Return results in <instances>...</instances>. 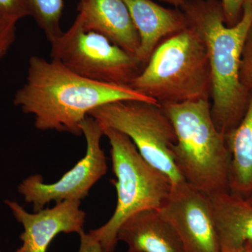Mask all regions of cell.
<instances>
[{
  "label": "cell",
  "mask_w": 252,
  "mask_h": 252,
  "mask_svg": "<svg viewBox=\"0 0 252 252\" xmlns=\"http://www.w3.org/2000/svg\"><path fill=\"white\" fill-rule=\"evenodd\" d=\"M122 100L158 103L130 86L86 79L61 63L32 56L26 81L14 94V104L34 117L38 130L82 135L81 124L91 111Z\"/></svg>",
  "instance_id": "obj_1"
},
{
  "label": "cell",
  "mask_w": 252,
  "mask_h": 252,
  "mask_svg": "<svg viewBox=\"0 0 252 252\" xmlns=\"http://www.w3.org/2000/svg\"><path fill=\"white\" fill-rule=\"evenodd\" d=\"M180 9L206 44L211 68L212 119L225 137L243 119L250 99V91L240 81V69L252 26V0L245 3L241 18L230 27L225 25L220 0H185Z\"/></svg>",
  "instance_id": "obj_2"
},
{
  "label": "cell",
  "mask_w": 252,
  "mask_h": 252,
  "mask_svg": "<svg viewBox=\"0 0 252 252\" xmlns=\"http://www.w3.org/2000/svg\"><path fill=\"white\" fill-rule=\"evenodd\" d=\"M175 131L172 157L187 184L211 196L228 191L230 155L210 100L161 104Z\"/></svg>",
  "instance_id": "obj_3"
},
{
  "label": "cell",
  "mask_w": 252,
  "mask_h": 252,
  "mask_svg": "<svg viewBox=\"0 0 252 252\" xmlns=\"http://www.w3.org/2000/svg\"><path fill=\"white\" fill-rule=\"evenodd\" d=\"M130 86L160 104L210 100L211 68L203 36L190 26L169 36Z\"/></svg>",
  "instance_id": "obj_4"
},
{
  "label": "cell",
  "mask_w": 252,
  "mask_h": 252,
  "mask_svg": "<svg viewBox=\"0 0 252 252\" xmlns=\"http://www.w3.org/2000/svg\"><path fill=\"white\" fill-rule=\"evenodd\" d=\"M102 128L111 146L116 177L111 182L117 190V203L110 220L89 234L98 242L102 252H114L123 223L137 212L160 208L172 185L166 175L144 160L127 136L111 127Z\"/></svg>",
  "instance_id": "obj_5"
},
{
  "label": "cell",
  "mask_w": 252,
  "mask_h": 252,
  "mask_svg": "<svg viewBox=\"0 0 252 252\" xmlns=\"http://www.w3.org/2000/svg\"><path fill=\"white\" fill-rule=\"evenodd\" d=\"M89 116L127 136L144 160L166 175L172 186L185 182L172 157L175 129L160 104L117 101L94 109Z\"/></svg>",
  "instance_id": "obj_6"
},
{
  "label": "cell",
  "mask_w": 252,
  "mask_h": 252,
  "mask_svg": "<svg viewBox=\"0 0 252 252\" xmlns=\"http://www.w3.org/2000/svg\"><path fill=\"white\" fill-rule=\"evenodd\" d=\"M51 44V59L97 82L130 86L144 68L135 55L102 34L84 30L77 17L69 30Z\"/></svg>",
  "instance_id": "obj_7"
},
{
  "label": "cell",
  "mask_w": 252,
  "mask_h": 252,
  "mask_svg": "<svg viewBox=\"0 0 252 252\" xmlns=\"http://www.w3.org/2000/svg\"><path fill=\"white\" fill-rule=\"evenodd\" d=\"M81 129L86 141V153L75 166L55 183H44L42 176L34 175L18 185V192L26 203L32 205L34 212L40 211L52 201H81L94 184L106 175L107 158L100 144L104 135L102 125L88 116L81 122Z\"/></svg>",
  "instance_id": "obj_8"
},
{
  "label": "cell",
  "mask_w": 252,
  "mask_h": 252,
  "mask_svg": "<svg viewBox=\"0 0 252 252\" xmlns=\"http://www.w3.org/2000/svg\"><path fill=\"white\" fill-rule=\"evenodd\" d=\"M158 210L175 228L184 252H221L208 195L182 182L172 186Z\"/></svg>",
  "instance_id": "obj_9"
},
{
  "label": "cell",
  "mask_w": 252,
  "mask_h": 252,
  "mask_svg": "<svg viewBox=\"0 0 252 252\" xmlns=\"http://www.w3.org/2000/svg\"><path fill=\"white\" fill-rule=\"evenodd\" d=\"M4 203L24 229L20 237L22 245L15 252H46L59 233L79 234L84 230L86 213L80 209V200H64L32 214L17 202L6 200Z\"/></svg>",
  "instance_id": "obj_10"
},
{
  "label": "cell",
  "mask_w": 252,
  "mask_h": 252,
  "mask_svg": "<svg viewBox=\"0 0 252 252\" xmlns=\"http://www.w3.org/2000/svg\"><path fill=\"white\" fill-rule=\"evenodd\" d=\"M78 10L84 30L102 34L137 56L140 37L124 0H82Z\"/></svg>",
  "instance_id": "obj_11"
},
{
  "label": "cell",
  "mask_w": 252,
  "mask_h": 252,
  "mask_svg": "<svg viewBox=\"0 0 252 252\" xmlns=\"http://www.w3.org/2000/svg\"><path fill=\"white\" fill-rule=\"evenodd\" d=\"M124 1L140 37L137 57L144 67L162 41L189 26L180 9L165 8L152 0Z\"/></svg>",
  "instance_id": "obj_12"
},
{
  "label": "cell",
  "mask_w": 252,
  "mask_h": 252,
  "mask_svg": "<svg viewBox=\"0 0 252 252\" xmlns=\"http://www.w3.org/2000/svg\"><path fill=\"white\" fill-rule=\"evenodd\" d=\"M118 240L138 252H184L175 228L158 209L137 212L123 223Z\"/></svg>",
  "instance_id": "obj_13"
},
{
  "label": "cell",
  "mask_w": 252,
  "mask_h": 252,
  "mask_svg": "<svg viewBox=\"0 0 252 252\" xmlns=\"http://www.w3.org/2000/svg\"><path fill=\"white\" fill-rule=\"evenodd\" d=\"M212 210L221 252L252 248V205L229 191L212 195Z\"/></svg>",
  "instance_id": "obj_14"
},
{
  "label": "cell",
  "mask_w": 252,
  "mask_h": 252,
  "mask_svg": "<svg viewBox=\"0 0 252 252\" xmlns=\"http://www.w3.org/2000/svg\"><path fill=\"white\" fill-rule=\"evenodd\" d=\"M225 137L230 155L228 191L248 198L252 193V91L243 119Z\"/></svg>",
  "instance_id": "obj_15"
},
{
  "label": "cell",
  "mask_w": 252,
  "mask_h": 252,
  "mask_svg": "<svg viewBox=\"0 0 252 252\" xmlns=\"http://www.w3.org/2000/svg\"><path fill=\"white\" fill-rule=\"evenodd\" d=\"M26 4L30 15L34 18L50 42L63 34L61 19L63 0H26Z\"/></svg>",
  "instance_id": "obj_16"
},
{
  "label": "cell",
  "mask_w": 252,
  "mask_h": 252,
  "mask_svg": "<svg viewBox=\"0 0 252 252\" xmlns=\"http://www.w3.org/2000/svg\"><path fill=\"white\" fill-rule=\"evenodd\" d=\"M240 77L242 84L248 91H252V26L244 46Z\"/></svg>",
  "instance_id": "obj_17"
},
{
  "label": "cell",
  "mask_w": 252,
  "mask_h": 252,
  "mask_svg": "<svg viewBox=\"0 0 252 252\" xmlns=\"http://www.w3.org/2000/svg\"><path fill=\"white\" fill-rule=\"evenodd\" d=\"M28 16L31 15L26 0H0V18L18 22Z\"/></svg>",
  "instance_id": "obj_18"
},
{
  "label": "cell",
  "mask_w": 252,
  "mask_h": 252,
  "mask_svg": "<svg viewBox=\"0 0 252 252\" xmlns=\"http://www.w3.org/2000/svg\"><path fill=\"white\" fill-rule=\"evenodd\" d=\"M16 23L0 18V61L7 54L16 39Z\"/></svg>",
  "instance_id": "obj_19"
},
{
  "label": "cell",
  "mask_w": 252,
  "mask_h": 252,
  "mask_svg": "<svg viewBox=\"0 0 252 252\" xmlns=\"http://www.w3.org/2000/svg\"><path fill=\"white\" fill-rule=\"evenodd\" d=\"M248 0H220L225 23L227 26H233L240 21L243 6Z\"/></svg>",
  "instance_id": "obj_20"
},
{
  "label": "cell",
  "mask_w": 252,
  "mask_h": 252,
  "mask_svg": "<svg viewBox=\"0 0 252 252\" xmlns=\"http://www.w3.org/2000/svg\"><path fill=\"white\" fill-rule=\"evenodd\" d=\"M80 236V248L78 252H102L98 242L84 230L79 233Z\"/></svg>",
  "instance_id": "obj_21"
},
{
  "label": "cell",
  "mask_w": 252,
  "mask_h": 252,
  "mask_svg": "<svg viewBox=\"0 0 252 252\" xmlns=\"http://www.w3.org/2000/svg\"><path fill=\"white\" fill-rule=\"evenodd\" d=\"M160 1H163V2L167 3V4H171L177 9H180L182 5L183 4L185 0H160Z\"/></svg>",
  "instance_id": "obj_22"
},
{
  "label": "cell",
  "mask_w": 252,
  "mask_h": 252,
  "mask_svg": "<svg viewBox=\"0 0 252 252\" xmlns=\"http://www.w3.org/2000/svg\"><path fill=\"white\" fill-rule=\"evenodd\" d=\"M221 252H252V248L251 246L246 245V246H244L243 248L224 250V251Z\"/></svg>",
  "instance_id": "obj_23"
},
{
  "label": "cell",
  "mask_w": 252,
  "mask_h": 252,
  "mask_svg": "<svg viewBox=\"0 0 252 252\" xmlns=\"http://www.w3.org/2000/svg\"><path fill=\"white\" fill-rule=\"evenodd\" d=\"M247 200L249 202V203H251L252 205V193L251 195H250V196L248 197V198H246Z\"/></svg>",
  "instance_id": "obj_24"
},
{
  "label": "cell",
  "mask_w": 252,
  "mask_h": 252,
  "mask_svg": "<svg viewBox=\"0 0 252 252\" xmlns=\"http://www.w3.org/2000/svg\"><path fill=\"white\" fill-rule=\"evenodd\" d=\"M127 252H138L134 251V250H129V249H128V250H127Z\"/></svg>",
  "instance_id": "obj_25"
},
{
  "label": "cell",
  "mask_w": 252,
  "mask_h": 252,
  "mask_svg": "<svg viewBox=\"0 0 252 252\" xmlns=\"http://www.w3.org/2000/svg\"></svg>",
  "instance_id": "obj_26"
}]
</instances>
